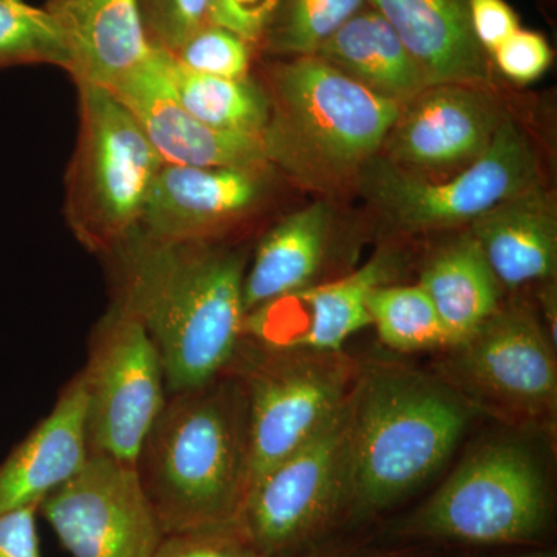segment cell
Here are the masks:
<instances>
[{
    "mask_svg": "<svg viewBox=\"0 0 557 557\" xmlns=\"http://www.w3.org/2000/svg\"><path fill=\"white\" fill-rule=\"evenodd\" d=\"M119 256V302L143 322L159 351L168 394L205 386L230 368L244 338L245 256L143 234Z\"/></svg>",
    "mask_w": 557,
    "mask_h": 557,
    "instance_id": "cell-1",
    "label": "cell"
},
{
    "mask_svg": "<svg viewBox=\"0 0 557 557\" xmlns=\"http://www.w3.org/2000/svg\"><path fill=\"white\" fill-rule=\"evenodd\" d=\"M223 373L171 394L139 450L135 469L164 536L233 523L247 493V388Z\"/></svg>",
    "mask_w": 557,
    "mask_h": 557,
    "instance_id": "cell-2",
    "label": "cell"
},
{
    "mask_svg": "<svg viewBox=\"0 0 557 557\" xmlns=\"http://www.w3.org/2000/svg\"><path fill=\"white\" fill-rule=\"evenodd\" d=\"M468 421L465 403L437 381L397 368L366 372L348 397V502L372 512L408 496L448 461Z\"/></svg>",
    "mask_w": 557,
    "mask_h": 557,
    "instance_id": "cell-3",
    "label": "cell"
},
{
    "mask_svg": "<svg viewBox=\"0 0 557 557\" xmlns=\"http://www.w3.org/2000/svg\"><path fill=\"white\" fill-rule=\"evenodd\" d=\"M270 83L267 156L307 182L361 171L383 149L401 110L317 54L278 62Z\"/></svg>",
    "mask_w": 557,
    "mask_h": 557,
    "instance_id": "cell-4",
    "label": "cell"
},
{
    "mask_svg": "<svg viewBox=\"0 0 557 557\" xmlns=\"http://www.w3.org/2000/svg\"><path fill=\"white\" fill-rule=\"evenodd\" d=\"M79 138L67 178V220L81 244L113 252L137 233L163 159L112 91L78 83Z\"/></svg>",
    "mask_w": 557,
    "mask_h": 557,
    "instance_id": "cell-5",
    "label": "cell"
},
{
    "mask_svg": "<svg viewBox=\"0 0 557 557\" xmlns=\"http://www.w3.org/2000/svg\"><path fill=\"white\" fill-rule=\"evenodd\" d=\"M548 520V486L537 458L516 443H493L474 450L403 531L468 544H520L541 537Z\"/></svg>",
    "mask_w": 557,
    "mask_h": 557,
    "instance_id": "cell-6",
    "label": "cell"
},
{
    "mask_svg": "<svg viewBox=\"0 0 557 557\" xmlns=\"http://www.w3.org/2000/svg\"><path fill=\"white\" fill-rule=\"evenodd\" d=\"M359 172L370 203L406 231L471 225L502 201L539 185L536 150L507 116L486 152L446 182H431L383 159L368 161Z\"/></svg>",
    "mask_w": 557,
    "mask_h": 557,
    "instance_id": "cell-7",
    "label": "cell"
},
{
    "mask_svg": "<svg viewBox=\"0 0 557 557\" xmlns=\"http://www.w3.org/2000/svg\"><path fill=\"white\" fill-rule=\"evenodd\" d=\"M81 372L87 391L89 453L135 467L166 405L168 391L148 330L119 300L94 333L89 362Z\"/></svg>",
    "mask_w": 557,
    "mask_h": 557,
    "instance_id": "cell-8",
    "label": "cell"
},
{
    "mask_svg": "<svg viewBox=\"0 0 557 557\" xmlns=\"http://www.w3.org/2000/svg\"><path fill=\"white\" fill-rule=\"evenodd\" d=\"M347 417L348 398L302 448L248 487L234 525L260 556L292 555L348 502Z\"/></svg>",
    "mask_w": 557,
    "mask_h": 557,
    "instance_id": "cell-9",
    "label": "cell"
},
{
    "mask_svg": "<svg viewBox=\"0 0 557 557\" xmlns=\"http://www.w3.org/2000/svg\"><path fill=\"white\" fill-rule=\"evenodd\" d=\"M39 515L70 557H156L164 537L137 469L102 454H89Z\"/></svg>",
    "mask_w": 557,
    "mask_h": 557,
    "instance_id": "cell-10",
    "label": "cell"
},
{
    "mask_svg": "<svg viewBox=\"0 0 557 557\" xmlns=\"http://www.w3.org/2000/svg\"><path fill=\"white\" fill-rule=\"evenodd\" d=\"M242 380L248 398V483L302 448L347 403L346 375L306 354L265 350Z\"/></svg>",
    "mask_w": 557,
    "mask_h": 557,
    "instance_id": "cell-11",
    "label": "cell"
},
{
    "mask_svg": "<svg viewBox=\"0 0 557 557\" xmlns=\"http://www.w3.org/2000/svg\"><path fill=\"white\" fill-rule=\"evenodd\" d=\"M454 348L460 375L483 397L523 416L555 409L557 369L552 339L525 310L498 309Z\"/></svg>",
    "mask_w": 557,
    "mask_h": 557,
    "instance_id": "cell-12",
    "label": "cell"
},
{
    "mask_svg": "<svg viewBox=\"0 0 557 557\" xmlns=\"http://www.w3.org/2000/svg\"><path fill=\"white\" fill-rule=\"evenodd\" d=\"M504 119L474 87L429 86L401 106L383 149L391 163L406 171L467 168L486 152Z\"/></svg>",
    "mask_w": 557,
    "mask_h": 557,
    "instance_id": "cell-13",
    "label": "cell"
},
{
    "mask_svg": "<svg viewBox=\"0 0 557 557\" xmlns=\"http://www.w3.org/2000/svg\"><path fill=\"white\" fill-rule=\"evenodd\" d=\"M392 262L375 258L350 276L307 285L249 311L244 336L271 351L330 354L359 330L372 325L366 299L370 289L387 284Z\"/></svg>",
    "mask_w": 557,
    "mask_h": 557,
    "instance_id": "cell-14",
    "label": "cell"
},
{
    "mask_svg": "<svg viewBox=\"0 0 557 557\" xmlns=\"http://www.w3.org/2000/svg\"><path fill=\"white\" fill-rule=\"evenodd\" d=\"M164 163L197 168L267 171L262 137L212 129L183 108L164 73L159 47L149 60L112 89Z\"/></svg>",
    "mask_w": 557,
    "mask_h": 557,
    "instance_id": "cell-15",
    "label": "cell"
},
{
    "mask_svg": "<svg viewBox=\"0 0 557 557\" xmlns=\"http://www.w3.org/2000/svg\"><path fill=\"white\" fill-rule=\"evenodd\" d=\"M265 172L163 163L150 186L137 231L164 244L207 242L259 203Z\"/></svg>",
    "mask_w": 557,
    "mask_h": 557,
    "instance_id": "cell-16",
    "label": "cell"
},
{
    "mask_svg": "<svg viewBox=\"0 0 557 557\" xmlns=\"http://www.w3.org/2000/svg\"><path fill=\"white\" fill-rule=\"evenodd\" d=\"M87 391L79 372L53 410L0 463V515L40 505L89 458Z\"/></svg>",
    "mask_w": 557,
    "mask_h": 557,
    "instance_id": "cell-17",
    "label": "cell"
},
{
    "mask_svg": "<svg viewBox=\"0 0 557 557\" xmlns=\"http://www.w3.org/2000/svg\"><path fill=\"white\" fill-rule=\"evenodd\" d=\"M46 9L67 44L76 84L112 89L156 49L139 0H49Z\"/></svg>",
    "mask_w": 557,
    "mask_h": 557,
    "instance_id": "cell-18",
    "label": "cell"
},
{
    "mask_svg": "<svg viewBox=\"0 0 557 557\" xmlns=\"http://www.w3.org/2000/svg\"><path fill=\"white\" fill-rule=\"evenodd\" d=\"M405 44L429 86L485 83L490 54L472 32L468 0H368Z\"/></svg>",
    "mask_w": 557,
    "mask_h": 557,
    "instance_id": "cell-19",
    "label": "cell"
},
{
    "mask_svg": "<svg viewBox=\"0 0 557 557\" xmlns=\"http://www.w3.org/2000/svg\"><path fill=\"white\" fill-rule=\"evenodd\" d=\"M502 287L519 288L555 277L557 219L541 185L502 201L469 225Z\"/></svg>",
    "mask_w": 557,
    "mask_h": 557,
    "instance_id": "cell-20",
    "label": "cell"
},
{
    "mask_svg": "<svg viewBox=\"0 0 557 557\" xmlns=\"http://www.w3.org/2000/svg\"><path fill=\"white\" fill-rule=\"evenodd\" d=\"M317 57L366 89L399 106L429 87L423 72L392 25L369 5L333 33Z\"/></svg>",
    "mask_w": 557,
    "mask_h": 557,
    "instance_id": "cell-21",
    "label": "cell"
},
{
    "mask_svg": "<svg viewBox=\"0 0 557 557\" xmlns=\"http://www.w3.org/2000/svg\"><path fill=\"white\" fill-rule=\"evenodd\" d=\"M332 215V208L318 201L293 212L263 237L245 273V313L313 282L324 259Z\"/></svg>",
    "mask_w": 557,
    "mask_h": 557,
    "instance_id": "cell-22",
    "label": "cell"
},
{
    "mask_svg": "<svg viewBox=\"0 0 557 557\" xmlns=\"http://www.w3.org/2000/svg\"><path fill=\"white\" fill-rule=\"evenodd\" d=\"M418 284L434 304L453 348L500 309V282L469 231L429 259Z\"/></svg>",
    "mask_w": 557,
    "mask_h": 557,
    "instance_id": "cell-23",
    "label": "cell"
},
{
    "mask_svg": "<svg viewBox=\"0 0 557 557\" xmlns=\"http://www.w3.org/2000/svg\"><path fill=\"white\" fill-rule=\"evenodd\" d=\"M160 51L171 87L190 115L212 129L262 137L270 120V98L255 81L200 75L183 67L171 51Z\"/></svg>",
    "mask_w": 557,
    "mask_h": 557,
    "instance_id": "cell-24",
    "label": "cell"
},
{
    "mask_svg": "<svg viewBox=\"0 0 557 557\" xmlns=\"http://www.w3.org/2000/svg\"><path fill=\"white\" fill-rule=\"evenodd\" d=\"M366 307L381 341L394 350L450 347L445 325L420 284L379 285L370 289Z\"/></svg>",
    "mask_w": 557,
    "mask_h": 557,
    "instance_id": "cell-25",
    "label": "cell"
},
{
    "mask_svg": "<svg viewBox=\"0 0 557 557\" xmlns=\"http://www.w3.org/2000/svg\"><path fill=\"white\" fill-rule=\"evenodd\" d=\"M368 0H281L263 39L276 57H310L324 46Z\"/></svg>",
    "mask_w": 557,
    "mask_h": 557,
    "instance_id": "cell-26",
    "label": "cell"
},
{
    "mask_svg": "<svg viewBox=\"0 0 557 557\" xmlns=\"http://www.w3.org/2000/svg\"><path fill=\"white\" fill-rule=\"evenodd\" d=\"M22 64H50L69 72L67 44L46 7L0 0V69Z\"/></svg>",
    "mask_w": 557,
    "mask_h": 557,
    "instance_id": "cell-27",
    "label": "cell"
},
{
    "mask_svg": "<svg viewBox=\"0 0 557 557\" xmlns=\"http://www.w3.org/2000/svg\"><path fill=\"white\" fill-rule=\"evenodd\" d=\"M255 50L252 44L236 33L208 22L172 54L190 72L218 78L244 79L248 78Z\"/></svg>",
    "mask_w": 557,
    "mask_h": 557,
    "instance_id": "cell-28",
    "label": "cell"
},
{
    "mask_svg": "<svg viewBox=\"0 0 557 557\" xmlns=\"http://www.w3.org/2000/svg\"><path fill=\"white\" fill-rule=\"evenodd\" d=\"M212 0H139L153 46L175 50L209 22Z\"/></svg>",
    "mask_w": 557,
    "mask_h": 557,
    "instance_id": "cell-29",
    "label": "cell"
},
{
    "mask_svg": "<svg viewBox=\"0 0 557 557\" xmlns=\"http://www.w3.org/2000/svg\"><path fill=\"white\" fill-rule=\"evenodd\" d=\"M156 557H263L233 523L168 534Z\"/></svg>",
    "mask_w": 557,
    "mask_h": 557,
    "instance_id": "cell-30",
    "label": "cell"
},
{
    "mask_svg": "<svg viewBox=\"0 0 557 557\" xmlns=\"http://www.w3.org/2000/svg\"><path fill=\"white\" fill-rule=\"evenodd\" d=\"M497 69L512 83L530 84L541 78L553 62L548 40L537 32L512 33L491 53Z\"/></svg>",
    "mask_w": 557,
    "mask_h": 557,
    "instance_id": "cell-31",
    "label": "cell"
},
{
    "mask_svg": "<svg viewBox=\"0 0 557 557\" xmlns=\"http://www.w3.org/2000/svg\"><path fill=\"white\" fill-rule=\"evenodd\" d=\"M281 0H212L209 22L260 49Z\"/></svg>",
    "mask_w": 557,
    "mask_h": 557,
    "instance_id": "cell-32",
    "label": "cell"
},
{
    "mask_svg": "<svg viewBox=\"0 0 557 557\" xmlns=\"http://www.w3.org/2000/svg\"><path fill=\"white\" fill-rule=\"evenodd\" d=\"M472 32L487 54L520 28L516 11L505 0H468Z\"/></svg>",
    "mask_w": 557,
    "mask_h": 557,
    "instance_id": "cell-33",
    "label": "cell"
},
{
    "mask_svg": "<svg viewBox=\"0 0 557 557\" xmlns=\"http://www.w3.org/2000/svg\"><path fill=\"white\" fill-rule=\"evenodd\" d=\"M38 515L39 505L0 515V557H42Z\"/></svg>",
    "mask_w": 557,
    "mask_h": 557,
    "instance_id": "cell-34",
    "label": "cell"
},
{
    "mask_svg": "<svg viewBox=\"0 0 557 557\" xmlns=\"http://www.w3.org/2000/svg\"><path fill=\"white\" fill-rule=\"evenodd\" d=\"M519 557H557L556 553L553 552H544V553H533V555H525Z\"/></svg>",
    "mask_w": 557,
    "mask_h": 557,
    "instance_id": "cell-35",
    "label": "cell"
}]
</instances>
